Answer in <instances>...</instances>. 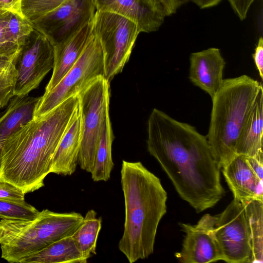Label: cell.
Wrapping results in <instances>:
<instances>
[{
    "instance_id": "1",
    "label": "cell",
    "mask_w": 263,
    "mask_h": 263,
    "mask_svg": "<svg viewBox=\"0 0 263 263\" xmlns=\"http://www.w3.org/2000/svg\"><path fill=\"white\" fill-rule=\"evenodd\" d=\"M147 148L180 197L197 213L215 206L225 191L206 137L190 124L154 108L147 122Z\"/></svg>"
},
{
    "instance_id": "2",
    "label": "cell",
    "mask_w": 263,
    "mask_h": 263,
    "mask_svg": "<svg viewBox=\"0 0 263 263\" xmlns=\"http://www.w3.org/2000/svg\"><path fill=\"white\" fill-rule=\"evenodd\" d=\"M78 108L76 95L11 134L2 146L0 179L25 194L44 186L55 151Z\"/></svg>"
},
{
    "instance_id": "3",
    "label": "cell",
    "mask_w": 263,
    "mask_h": 263,
    "mask_svg": "<svg viewBox=\"0 0 263 263\" xmlns=\"http://www.w3.org/2000/svg\"><path fill=\"white\" fill-rule=\"evenodd\" d=\"M124 231L118 248L129 263L154 252L158 225L166 212L167 193L160 179L140 162L122 161Z\"/></svg>"
},
{
    "instance_id": "4",
    "label": "cell",
    "mask_w": 263,
    "mask_h": 263,
    "mask_svg": "<svg viewBox=\"0 0 263 263\" xmlns=\"http://www.w3.org/2000/svg\"><path fill=\"white\" fill-rule=\"evenodd\" d=\"M262 83L247 75L223 79L212 100L206 138L220 168L236 155L247 119Z\"/></svg>"
},
{
    "instance_id": "5",
    "label": "cell",
    "mask_w": 263,
    "mask_h": 263,
    "mask_svg": "<svg viewBox=\"0 0 263 263\" xmlns=\"http://www.w3.org/2000/svg\"><path fill=\"white\" fill-rule=\"evenodd\" d=\"M84 217L75 212L57 213L48 209L29 220H0L1 257L9 262L24 258L51 243L71 236Z\"/></svg>"
},
{
    "instance_id": "6",
    "label": "cell",
    "mask_w": 263,
    "mask_h": 263,
    "mask_svg": "<svg viewBox=\"0 0 263 263\" xmlns=\"http://www.w3.org/2000/svg\"><path fill=\"white\" fill-rule=\"evenodd\" d=\"M77 95L81 120L78 164L90 173L103 122L109 112V82L104 77H99Z\"/></svg>"
},
{
    "instance_id": "7",
    "label": "cell",
    "mask_w": 263,
    "mask_h": 263,
    "mask_svg": "<svg viewBox=\"0 0 263 263\" xmlns=\"http://www.w3.org/2000/svg\"><path fill=\"white\" fill-rule=\"evenodd\" d=\"M92 22L103 52L104 78L110 82L128 61L140 32L135 23L114 13L96 10Z\"/></svg>"
},
{
    "instance_id": "8",
    "label": "cell",
    "mask_w": 263,
    "mask_h": 263,
    "mask_svg": "<svg viewBox=\"0 0 263 263\" xmlns=\"http://www.w3.org/2000/svg\"><path fill=\"white\" fill-rule=\"evenodd\" d=\"M100 76L104 77L103 55L100 42L93 32L74 65L55 87L40 97L33 118L47 114Z\"/></svg>"
},
{
    "instance_id": "9",
    "label": "cell",
    "mask_w": 263,
    "mask_h": 263,
    "mask_svg": "<svg viewBox=\"0 0 263 263\" xmlns=\"http://www.w3.org/2000/svg\"><path fill=\"white\" fill-rule=\"evenodd\" d=\"M215 234L222 260L229 263L253 262L250 231L245 205L233 200L215 215Z\"/></svg>"
},
{
    "instance_id": "10",
    "label": "cell",
    "mask_w": 263,
    "mask_h": 263,
    "mask_svg": "<svg viewBox=\"0 0 263 263\" xmlns=\"http://www.w3.org/2000/svg\"><path fill=\"white\" fill-rule=\"evenodd\" d=\"M53 46L44 34L34 29L15 61L17 78L14 96H28L37 88L53 68Z\"/></svg>"
},
{
    "instance_id": "11",
    "label": "cell",
    "mask_w": 263,
    "mask_h": 263,
    "mask_svg": "<svg viewBox=\"0 0 263 263\" xmlns=\"http://www.w3.org/2000/svg\"><path fill=\"white\" fill-rule=\"evenodd\" d=\"M96 11L94 0H65L59 6L31 22L52 45L64 41L91 22Z\"/></svg>"
},
{
    "instance_id": "12",
    "label": "cell",
    "mask_w": 263,
    "mask_h": 263,
    "mask_svg": "<svg viewBox=\"0 0 263 263\" xmlns=\"http://www.w3.org/2000/svg\"><path fill=\"white\" fill-rule=\"evenodd\" d=\"M216 216L204 215L196 224L180 223L185 233L181 251L175 253L182 263H208L222 260L215 234Z\"/></svg>"
},
{
    "instance_id": "13",
    "label": "cell",
    "mask_w": 263,
    "mask_h": 263,
    "mask_svg": "<svg viewBox=\"0 0 263 263\" xmlns=\"http://www.w3.org/2000/svg\"><path fill=\"white\" fill-rule=\"evenodd\" d=\"M225 65L226 62L217 48L211 47L192 53L190 57L189 79L212 99L222 84Z\"/></svg>"
},
{
    "instance_id": "14",
    "label": "cell",
    "mask_w": 263,
    "mask_h": 263,
    "mask_svg": "<svg viewBox=\"0 0 263 263\" xmlns=\"http://www.w3.org/2000/svg\"><path fill=\"white\" fill-rule=\"evenodd\" d=\"M221 168L234 198L243 204L255 199L263 201V180L253 172L246 156L236 155Z\"/></svg>"
},
{
    "instance_id": "15",
    "label": "cell",
    "mask_w": 263,
    "mask_h": 263,
    "mask_svg": "<svg viewBox=\"0 0 263 263\" xmlns=\"http://www.w3.org/2000/svg\"><path fill=\"white\" fill-rule=\"evenodd\" d=\"M97 11L117 14L135 23L140 33L159 29L165 16L147 0H94Z\"/></svg>"
},
{
    "instance_id": "16",
    "label": "cell",
    "mask_w": 263,
    "mask_h": 263,
    "mask_svg": "<svg viewBox=\"0 0 263 263\" xmlns=\"http://www.w3.org/2000/svg\"><path fill=\"white\" fill-rule=\"evenodd\" d=\"M92 20L64 41L53 45V71L44 93L59 83L81 55L93 34Z\"/></svg>"
},
{
    "instance_id": "17",
    "label": "cell",
    "mask_w": 263,
    "mask_h": 263,
    "mask_svg": "<svg viewBox=\"0 0 263 263\" xmlns=\"http://www.w3.org/2000/svg\"><path fill=\"white\" fill-rule=\"evenodd\" d=\"M81 137V120L79 110L62 138L53 155L50 173L69 176L76 171Z\"/></svg>"
},
{
    "instance_id": "18",
    "label": "cell",
    "mask_w": 263,
    "mask_h": 263,
    "mask_svg": "<svg viewBox=\"0 0 263 263\" xmlns=\"http://www.w3.org/2000/svg\"><path fill=\"white\" fill-rule=\"evenodd\" d=\"M40 97L14 96L0 117V161L5 140L33 118V112Z\"/></svg>"
},
{
    "instance_id": "19",
    "label": "cell",
    "mask_w": 263,
    "mask_h": 263,
    "mask_svg": "<svg viewBox=\"0 0 263 263\" xmlns=\"http://www.w3.org/2000/svg\"><path fill=\"white\" fill-rule=\"evenodd\" d=\"M263 88L257 95L238 141L236 155L254 156L262 151Z\"/></svg>"
},
{
    "instance_id": "20",
    "label": "cell",
    "mask_w": 263,
    "mask_h": 263,
    "mask_svg": "<svg viewBox=\"0 0 263 263\" xmlns=\"http://www.w3.org/2000/svg\"><path fill=\"white\" fill-rule=\"evenodd\" d=\"M71 236L58 240L21 263H86Z\"/></svg>"
},
{
    "instance_id": "21",
    "label": "cell",
    "mask_w": 263,
    "mask_h": 263,
    "mask_svg": "<svg viewBox=\"0 0 263 263\" xmlns=\"http://www.w3.org/2000/svg\"><path fill=\"white\" fill-rule=\"evenodd\" d=\"M109 112L106 115L101 134L95 154L93 165L91 173L93 181H107L110 179L114 168L111 147L114 140Z\"/></svg>"
},
{
    "instance_id": "22",
    "label": "cell",
    "mask_w": 263,
    "mask_h": 263,
    "mask_svg": "<svg viewBox=\"0 0 263 263\" xmlns=\"http://www.w3.org/2000/svg\"><path fill=\"white\" fill-rule=\"evenodd\" d=\"M97 215L95 210H89L71 235L83 257L87 260L92 254H97V242L102 228V218Z\"/></svg>"
},
{
    "instance_id": "23",
    "label": "cell",
    "mask_w": 263,
    "mask_h": 263,
    "mask_svg": "<svg viewBox=\"0 0 263 263\" xmlns=\"http://www.w3.org/2000/svg\"><path fill=\"white\" fill-rule=\"evenodd\" d=\"M244 205L251 234L253 262H262L263 201L255 199Z\"/></svg>"
},
{
    "instance_id": "24",
    "label": "cell",
    "mask_w": 263,
    "mask_h": 263,
    "mask_svg": "<svg viewBox=\"0 0 263 263\" xmlns=\"http://www.w3.org/2000/svg\"><path fill=\"white\" fill-rule=\"evenodd\" d=\"M34 30L32 23L24 17L8 11L4 30L7 40L20 49L27 37Z\"/></svg>"
},
{
    "instance_id": "25",
    "label": "cell",
    "mask_w": 263,
    "mask_h": 263,
    "mask_svg": "<svg viewBox=\"0 0 263 263\" xmlns=\"http://www.w3.org/2000/svg\"><path fill=\"white\" fill-rule=\"evenodd\" d=\"M17 71L14 61L0 55V109L14 96Z\"/></svg>"
},
{
    "instance_id": "26",
    "label": "cell",
    "mask_w": 263,
    "mask_h": 263,
    "mask_svg": "<svg viewBox=\"0 0 263 263\" xmlns=\"http://www.w3.org/2000/svg\"><path fill=\"white\" fill-rule=\"evenodd\" d=\"M39 211L33 206L24 202L0 199V218L7 220H29Z\"/></svg>"
},
{
    "instance_id": "27",
    "label": "cell",
    "mask_w": 263,
    "mask_h": 263,
    "mask_svg": "<svg viewBox=\"0 0 263 263\" xmlns=\"http://www.w3.org/2000/svg\"><path fill=\"white\" fill-rule=\"evenodd\" d=\"M65 0H22L21 11L23 16L32 22L51 12Z\"/></svg>"
},
{
    "instance_id": "28",
    "label": "cell",
    "mask_w": 263,
    "mask_h": 263,
    "mask_svg": "<svg viewBox=\"0 0 263 263\" xmlns=\"http://www.w3.org/2000/svg\"><path fill=\"white\" fill-rule=\"evenodd\" d=\"M8 12L0 10V55L8 58L15 63L21 49L10 43L6 37L4 24Z\"/></svg>"
},
{
    "instance_id": "29",
    "label": "cell",
    "mask_w": 263,
    "mask_h": 263,
    "mask_svg": "<svg viewBox=\"0 0 263 263\" xmlns=\"http://www.w3.org/2000/svg\"><path fill=\"white\" fill-rule=\"evenodd\" d=\"M25 194L15 185L0 179V199L24 202Z\"/></svg>"
},
{
    "instance_id": "30",
    "label": "cell",
    "mask_w": 263,
    "mask_h": 263,
    "mask_svg": "<svg viewBox=\"0 0 263 263\" xmlns=\"http://www.w3.org/2000/svg\"><path fill=\"white\" fill-rule=\"evenodd\" d=\"M235 13L241 21L247 17L249 10L255 0H227Z\"/></svg>"
},
{
    "instance_id": "31",
    "label": "cell",
    "mask_w": 263,
    "mask_h": 263,
    "mask_svg": "<svg viewBox=\"0 0 263 263\" xmlns=\"http://www.w3.org/2000/svg\"><path fill=\"white\" fill-rule=\"evenodd\" d=\"M247 161L250 167L261 180H263V154L262 151L254 156H247Z\"/></svg>"
},
{
    "instance_id": "32",
    "label": "cell",
    "mask_w": 263,
    "mask_h": 263,
    "mask_svg": "<svg viewBox=\"0 0 263 263\" xmlns=\"http://www.w3.org/2000/svg\"><path fill=\"white\" fill-rule=\"evenodd\" d=\"M252 57L261 79H263V39L260 36Z\"/></svg>"
},
{
    "instance_id": "33",
    "label": "cell",
    "mask_w": 263,
    "mask_h": 263,
    "mask_svg": "<svg viewBox=\"0 0 263 263\" xmlns=\"http://www.w3.org/2000/svg\"><path fill=\"white\" fill-rule=\"evenodd\" d=\"M158 10L165 16L175 13L178 9L174 0H155Z\"/></svg>"
},
{
    "instance_id": "34",
    "label": "cell",
    "mask_w": 263,
    "mask_h": 263,
    "mask_svg": "<svg viewBox=\"0 0 263 263\" xmlns=\"http://www.w3.org/2000/svg\"><path fill=\"white\" fill-rule=\"evenodd\" d=\"M22 1V0H0V10L10 11L23 16L21 11Z\"/></svg>"
},
{
    "instance_id": "35",
    "label": "cell",
    "mask_w": 263,
    "mask_h": 263,
    "mask_svg": "<svg viewBox=\"0 0 263 263\" xmlns=\"http://www.w3.org/2000/svg\"><path fill=\"white\" fill-rule=\"evenodd\" d=\"M223 0H192L200 9L209 8L218 5Z\"/></svg>"
},
{
    "instance_id": "36",
    "label": "cell",
    "mask_w": 263,
    "mask_h": 263,
    "mask_svg": "<svg viewBox=\"0 0 263 263\" xmlns=\"http://www.w3.org/2000/svg\"><path fill=\"white\" fill-rule=\"evenodd\" d=\"M147 1H148L152 5H153L158 10L157 7V5H156V2H155V0H147Z\"/></svg>"
}]
</instances>
